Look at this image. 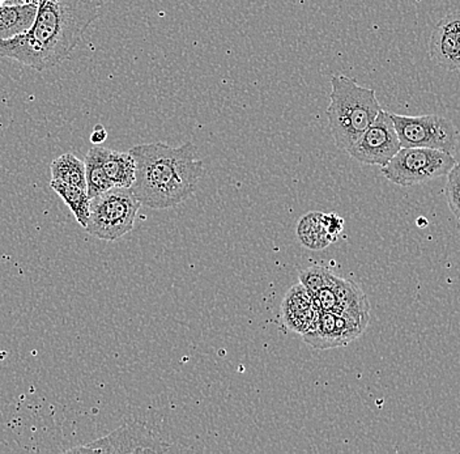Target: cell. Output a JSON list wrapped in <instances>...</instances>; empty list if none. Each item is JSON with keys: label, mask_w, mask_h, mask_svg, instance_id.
Returning <instances> with one entry per match:
<instances>
[{"label": "cell", "mask_w": 460, "mask_h": 454, "mask_svg": "<svg viewBox=\"0 0 460 454\" xmlns=\"http://www.w3.org/2000/svg\"><path fill=\"white\" fill-rule=\"evenodd\" d=\"M401 148V140L390 113L381 111L372 125L347 152L359 163L382 168Z\"/></svg>", "instance_id": "obj_8"}, {"label": "cell", "mask_w": 460, "mask_h": 454, "mask_svg": "<svg viewBox=\"0 0 460 454\" xmlns=\"http://www.w3.org/2000/svg\"><path fill=\"white\" fill-rule=\"evenodd\" d=\"M429 54L439 67L460 70V11L447 13L431 31Z\"/></svg>", "instance_id": "obj_11"}, {"label": "cell", "mask_w": 460, "mask_h": 454, "mask_svg": "<svg viewBox=\"0 0 460 454\" xmlns=\"http://www.w3.org/2000/svg\"><path fill=\"white\" fill-rule=\"evenodd\" d=\"M330 274V270L324 269V267H309L300 272V283L310 293V296H313L327 283Z\"/></svg>", "instance_id": "obj_19"}, {"label": "cell", "mask_w": 460, "mask_h": 454, "mask_svg": "<svg viewBox=\"0 0 460 454\" xmlns=\"http://www.w3.org/2000/svg\"><path fill=\"white\" fill-rule=\"evenodd\" d=\"M330 100V131L336 147L347 152L372 125L382 108L374 89L361 87L344 75L331 77Z\"/></svg>", "instance_id": "obj_3"}, {"label": "cell", "mask_w": 460, "mask_h": 454, "mask_svg": "<svg viewBox=\"0 0 460 454\" xmlns=\"http://www.w3.org/2000/svg\"><path fill=\"white\" fill-rule=\"evenodd\" d=\"M446 198H447L451 212L460 223V163H456V165L447 174Z\"/></svg>", "instance_id": "obj_20"}, {"label": "cell", "mask_w": 460, "mask_h": 454, "mask_svg": "<svg viewBox=\"0 0 460 454\" xmlns=\"http://www.w3.org/2000/svg\"><path fill=\"white\" fill-rule=\"evenodd\" d=\"M323 224L326 231L329 232L331 237L333 240L338 241L339 236H341V232L344 229V219L343 218L339 217L335 212H331V214H323Z\"/></svg>", "instance_id": "obj_21"}, {"label": "cell", "mask_w": 460, "mask_h": 454, "mask_svg": "<svg viewBox=\"0 0 460 454\" xmlns=\"http://www.w3.org/2000/svg\"><path fill=\"white\" fill-rule=\"evenodd\" d=\"M370 317H352L332 312H319L309 332L302 334L305 343L316 350L344 347L367 329Z\"/></svg>", "instance_id": "obj_9"}, {"label": "cell", "mask_w": 460, "mask_h": 454, "mask_svg": "<svg viewBox=\"0 0 460 454\" xmlns=\"http://www.w3.org/2000/svg\"><path fill=\"white\" fill-rule=\"evenodd\" d=\"M22 0H0V4H22Z\"/></svg>", "instance_id": "obj_23"}, {"label": "cell", "mask_w": 460, "mask_h": 454, "mask_svg": "<svg viewBox=\"0 0 460 454\" xmlns=\"http://www.w3.org/2000/svg\"><path fill=\"white\" fill-rule=\"evenodd\" d=\"M51 180L86 189L85 164L76 155L65 154L50 165Z\"/></svg>", "instance_id": "obj_18"}, {"label": "cell", "mask_w": 460, "mask_h": 454, "mask_svg": "<svg viewBox=\"0 0 460 454\" xmlns=\"http://www.w3.org/2000/svg\"><path fill=\"white\" fill-rule=\"evenodd\" d=\"M318 317L312 296L301 283L295 284L288 291L283 301V318L288 329L298 334L309 332Z\"/></svg>", "instance_id": "obj_12"}, {"label": "cell", "mask_w": 460, "mask_h": 454, "mask_svg": "<svg viewBox=\"0 0 460 454\" xmlns=\"http://www.w3.org/2000/svg\"><path fill=\"white\" fill-rule=\"evenodd\" d=\"M458 228L460 229V224H459V226H458Z\"/></svg>", "instance_id": "obj_25"}, {"label": "cell", "mask_w": 460, "mask_h": 454, "mask_svg": "<svg viewBox=\"0 0 460 454\" xmlns=\"http://www.w3.org/2000/svg\"><path fill=\"white\" fill-rule=\"evenodd\" d=\"M137 164L131 191L140 205L166 209L186 202L203 174L192 143L171 147L163 142L146 143L129 149Z\"/></svg>", "instance_id": "obj_2"}, {"label": "cell", "mask_w": 460, "mask_h": 454, "mask_svg": "<svg viewBox=\"0 0 460 454\" xmlns=\"http://www.w3.org/2000/svg\"><path fill=\"white\" fill-rule=\"evenodd\" d=\"M102 166L114 188H131L137 174V164L129 152L102 148Z\"/></svg>", "instance_id": "obj_14"}, {"label": "cell", "mask_w": 460, "mask_h": 454, "mask_svg": "<svg viewBox=\"0 0 460 454\" xmlns=\"http://www.w3.org/2000/svg\"><path fill=\"white\" fill-rule=\"evenodd\" d=\"M402 148L439 149L454 155L458 147V130L448 118L438 114L401 116L390 114Z\"/></svg>", "instance_id": "obj_6"}, {"label": "cell", "mask_w": 460, "mask_h": 454, "mask_svg": "<svg viewBox=\"0 0 460 454\" xmlns=\"http://www.w3.org/2000/svg\"><path fill=\"white\" fill-rule=\"evenodd\" d=\"M131 189L113 188L92 198L86 234L103 241H117L134 229L140 209Z\"/></svg>", "instance_id": "obj_4"}, {"label": "cell", "mask_w": 460, "mask_h": 454, "mask_svg": "<svg viewBox=\"0 0 460 454\" xmlns=\"http://www.w3.org/2000/svg\"><path fill=\"white\" fill-rule=\"evenodd\" d=\"M22 2L31 3V4L40 5L42 4V3L50 2V0H22Z\"/></svg>", "instance_id": "obj_24"}, {"label": "cell", "mask_w": 460, "mask_h": 454, "mask_svg": "<svg viewBox=\"0 0 460 454\" xmlns=\"http://www.w3.org/2000/svg\"><path fill=\"white\" fill-rule=\"evenodd\" d=\"M456 163L454 155L439 149L402 147L401 151L382 166V174L390 182L407 188L447 176Z\"/></svg>", "instance_id": "obj_5"}, {"label": "cell", "mask_w": 460, "mask_h": 454, "mask_svg": "<svg viewBox=\"0 0 460 454\" xmlns=\"http://www.w3.org/2000/svg\"><path fill=\"white\" fill-rule=\"evenodd\" d=\"M172 445L140 422H128L99 440L71 448L67 453H168Z\"/></svg>", "instance_id": "obj_7"}, {"label": "cell", "mask_w": 460, "mask_h": 454, "mask_svg": "<svg viewBox=\"0 0 460 454\" xmlns=\"http://www.w3.org/2000/svg\"><path fill=\"white\" fill-rule=\"evenodd\" d=\"M297 236L302 245L310 250H322L336 243L324 228L323 212L304 215L298 221Z\"/></svg>", "instance_id": "obj_15"}, {"label": "cell", "mask_w": 460, "mask_h": 454, "mask_svg": "<svg viewBox=\"0 0 460 454\" xmlns=\"http://www.w3.org/2000/svg\"><path fill=\"white\" fill-rule=\"evenodd\" d=\"M106 138H108V131L105 130V128L102 125L94 126L93 131L91 134V142L94 146H100L101 143L105 142Z\"/></svg>", "instance_id": "obj_22"}, {"label": "cell", "mask_w": 460, "mask_h": 454, "mask_svg": "<svg viewBox=\"0 0 460 454\" xmlns=\"http://www.w3.org/2000/svg\"><path fill=\"white\" fill-rule=\"evenodd\" d=\"M102 148L99 146L92 147L84 160L86 192L91 200L114 188L102 166Z\"/></svg>", "instance_id": "obj_16"}, {"label": "cell", "mask_w": 460, "mask_h": 454, "mask_svg": "<svg viewBox=\"0 0 460 454\" xmlns=\"http://www.w3.org/2000/svg\"><path fill=\"white\" fill-rule=\"evenodd\" d=\"M103 0H50L37 10L33 24L13 39L0 40V57L42 73L71 56Z\"/></svg>", "instance_id": "obj_1"}, {"label": "cell", "mask_w": 460, "mask_h": 454, "mask_svg": "<svg viewBox=\"0 0 460 454\" xmlns=\"http://www.w3.org/2000/svg\"><path fill=\"white\" fill-rule=\"evenodd\" d=\"M312 298L318 313L370 317V304L364 291L349 279L336 277L332 272L327 283Z\"/></svg>", "instance_id": "obj_10"}, {"label": "cell", "mask_w": 460, "mask_h": 454, "mask_svg": "<svg viewBox=\"0 0 460 454\" xmlns=\"http://www.w3.org/2000/svg\"><path fill=\"white\" fill-rule=\"evenodd\" d=\"M39 5L31 3L22 4H0V40L13 39L24 33L33 24Z\"/></svg>", "instance_id": "obj_13"}, {"label": "cell", "mask_w": 460, "mask_h": 454, "mask_svg": "<svg viewBox=\"0 0 460 454\" xmlns=\"http://www.w3.org/2000/svg\"><path fill=\"white\" fill-rule=\"evenodd\" d=\"M50 188L62 198L63 202L68 206L74 214L77 223L85 228L89 219V205L91 198L88 197L86 189L79 186L70 185V183L62 182V181L51 180Z\"/></svg>", "instance_id": "obj_17"}]
</instances>
